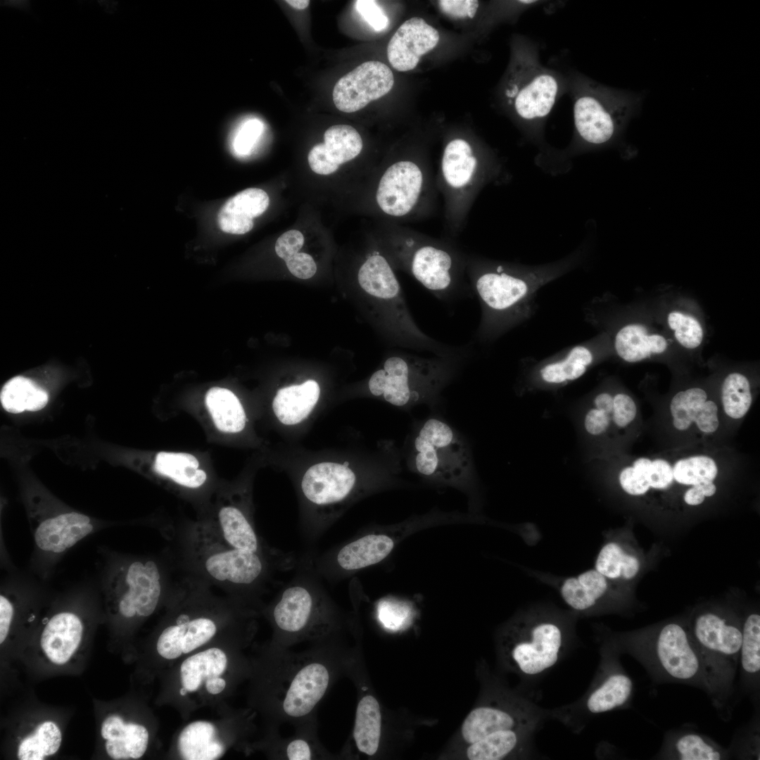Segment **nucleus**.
I'll use <instances>...</instances> for the list:
<instances>
[{"mask_svg": "<svg viewBox=\"0 0 760 760\" xmlns=\"http://www.w3.org/2000/svg\"><path fill=\"white\" fill-rule=\"evenodd\" d=\"M178 536L179 564L186 574L239 600L263 593L273 582L276 571L289 570L296 563L233 547L204 521L179 529Z\"/></svg>", "mask_w": 760, "mask_h": 760, "instance_id": "obj_1", "label": "nucleus"}, {"mask_svg": "<svg viewBox=\"0 0 760 760\" xmlns=\"http://www.w3.org/2000/svg\"><path fill=\"white\" fill-rule=\"evenodd\" d=\"M407 464L424 482L451 487L467 498L469 513L478 507V488L468 441L438 412L414 420L406 442Z\"/></svg>", "mask_w": 760, "mask_h": 760, "instance_id": "obj_2", "label": "nucleus"}, {"mask_svg": "<svg viewBox=\"0 0 760 760\" xmlns=\"http://www.w3.org/2000/svg\"><path fill=\"white\" fill-rule=\"evenodd\" d=\"M274 627L284 645L322 641L353 626V620L334 602L315 571L311 556L298 564L292 580L271 608Z\"/></svg>", "mask_w": 760, "mask_h": 760, "instance_id": "obj_3", "label": "nucleus"}, {"mask_svg": "<svg viewBox=\"0 0 760 760\" xmlns=\"http://www.w3.org/2000/svg\"><path fill=\"white\" fill-rule=\"evenodd\" d=\"M471 355V351L445 357L412 353L388 357L369 379V391L405 410L425 405L431 412H438L443 391L458 376Z\"/></svg>", "mask_w": 760, "mask_h": 760, "instance_id": "obj_4", "label": "nucleus"}, {"mask_svg": "<svg viewBox=\"0 0 760 760\" xmlns=\"http://www.w3.org/2000/svg\"><path fill=\"white\" fill-rule=\"evenodd\" d=\"M608 643L619 654L627 653L635 658L655 683L691 685L703 690L709 697L707 671L689 628L669 622Z\"/></svg>", "mask_w": 760, "mask_h": 760, "instance_id": "obj_5", "label": "nucleus"}, {"mask_svg": "<svg viewBox=\"0 0 760 760\" xmlns=\"http://www.w3.org/2000/svg\"><path fill=\"white\" fill-rule=\"evenodd\" d=\"M395 262L447 305L472 297L467 275L469 253L450 240L404 229L393 246Z\"/></svg>", "mask_w": 760, "mask_h": 760, "instance_id": "obj_6", "label": "nucleus"}, {"mask_svg": "<svg viewBox=\"0 0 760 760\" xmlns=\"http://www.w3.org/2000/svg\"><path fill=\"white\" fill-rule=\"evenodd\" d=\"M175 582L158 557L113 554L103 571L101 588L109 613L125 623L152 615Z\"/></svg>", "mask_w": 760, "mask_h": 760, "instance_id": "obj_7", "label": "nucleus"}, {"mask_svg": "<svg viewBox=\"0 0 760 760\" xmlns=\"http://www.w3.org/2000/svg\"><path fill=\"white\" fill-rule=\"evenodd\" d=\"M498 173L481 160L466 139L456 137L445 145L435 179L451 236L462 231L476 196Z\"/></svg>", "mask_w": 760, "mask_h": 760, "instance_id": "obj_8", "label": "nucleus"}, {"mask_svg": "<svg viewBox=\"0 0 760 760\" xmlns=\"http://www.w3.org/2000/svg\"><path fill=\"white\" fill-rule=\"evenodd\" d=\"M440 521L438 513L433 510L398 524L367 530L319 557L311 556L314 569L329 582L346 578L383 562L406 536Z\"/></svg>", "mask_w": 760, "mask_h": 760, "instance_id": "obj_9", "label": "nucleus"}, {"mask_svg": "<svg viewBox=\"0 0 760 760\" xmlns=\"http://www.w3.org/2000/svg\"><path fill=\"white\" fill-rule=\"evenodd\" d=\"M567 642L564 626L544 614L517 617L502 628L499 638L501 654L515 672L533 677L555 666Z\"/></svg>", "mask_w": 760, "mask_h": 760, "instance_id": "obj_10", "label": "nucleus"}, {"mask_svg": "<svg viewBox=\"0 0 760 760\" xmlns=\"http://www.w3.org/2000/svg\"><path fill=\"white\" fill-rule=\"evenodd\" d=\"M437 194L435 173L417 160L402 159L383 172L376 186L375 201L388 216L414 221L433 212Z\"/></svg>", "mask_w": 760, "mask_h": 760, "instance_id": "obj_11", "label": "nucleus"}, {"mask_svg": "<svg viewBox=\"0 0 760 760\" xmlns=\"http://www.w3.org/2000/svg\"><path fill=\"white\" fill-rule=\"evenodd\" d=\"M514 270L469 254L467 278L483 310L477 338H484L491 329L505 323L526 296L528 283Z\"/></svg>", "mask_w": 760, "mask_h": 760, "instance_id": "obj_12", "label": "nucleus"}, {"mask_svg": "<svg viewBox=\"0 0 760 760\" xmlns=\"http://www.w3.org/2000/svg\"><path fill=\"white\" fill-rule=\"evenodd\" d=\"M530 703L519 699L501 698L474 708L466 716L458 733L462 746L503 730L533 731L538 714Z\"/></svg>", "mask_w": 760, "mask_h": 760, "instance_id": "obj_13", "label": "nucleus"}, {"mask_svg": "<svg viewBox=\"0 0 760 760\" xmlns=\"http://www.w3.org/2000/svg\"><path fill=\"white\" fill-rule=\"evenodd\" d=\"M628 104L602 93L588 92L574 103V117L581 138L590 144L609 141L620 129L628 113Z\"/></svg>", "mask_w": 760, "mask_h": 760, "instance_id": "obj_14", "label": "nucleus"}, {"mask_svg": "<svg viewBox=\"0 0 760 760\" xmlns=\"http://www.w3.org/2000/svg\"><path fill=\"white\" fill-rule=\"evenodd\" d=\"M393 84V74L388 65L369 61L336 82L332 92L333 101L338 110L353 113L388 94Z\"/></svg>", "mask_w": 760, "mask_h": 760, "instance_id": "obj_15", "label": "nucleus"}, {"mask_svg": "<svg viewBox=\"0 0 760 760\" xmlns=\"http://www.w3.org/2000/svg\"><path fill=\"white\" fill-rule=\"evenodd\" d=\"M88 623L75 607L57 609L46 617L39 634V643L45 657L56 666L70 662L80 648Z\"/></svg>", "mask_w": 760, "mask_h": 760, "instance_id": "obj_16", "label": "nucleus"}, {"mask_svg": "<svg viewBox=\"0 0 760 760\" xmlns=\"http://www.w3.org/2000/svg\"><path fill=\"white\" fill-rule=\"evenodd\" d=\"M619 655L608 642L602 649L600 673L584 703L591 714L626 707L632 699L634 683L620 664Z\"/></svg>", "mask_w": 760, "mask_h": 760, "instance_id": "obj_17", "label": "nucleus"}, {"mask_svg": "<svg viewBox=\"0 0 760 760\" xmlns=\"http://www.w3.org/2000/svg\"><path fill=\"white\" fill-rule=\"evenodd\" d=\"M521 84L514 83L506 94L518 115L533 121L549 114L556 101L559 84L555 77L529 58Z\"/></svg>", "mask_w": 760, "mask_h": 760, "instance_id": "obj_18", "label": "nucleus"}, {"mask_svg": "<svg viewBox=\"0 0 760 760\" xmlns=\"http://www.w3.org/2000/svg\"><path fill=\"white\" fill-rule=\"evenodd\" d=\"M217 621L212 616L193 615L182 608L173 621L160 632L156 650L160 657L175 659L188 654L209 642L217 634Z\"/></svg>", "mask_w": 760, "mask_h": 760, "instance_id": "obj_19", "label": "nucleus"}, {"mask_svg": "<svg viewBox=\"0 0 760 760\" xmlns=\"http://www.w3.org/2000/svg\"><path fill=\"white\" fill-rule=\"evenodd\" d=\"M300 485L308 502L317 507H329L350 498L355 490L357 478L343 464L322 462L306 471Z\"/></svg>", "mask_w": 760, "mask_h": 760, "instance_id": "obj_20", "label": "nucleus"}, {"mask_svg": "<svg viewBox=\"0 0 760 760\" xmlns=\"http://www.w3.org/2000/svg\"><path fill=\"white\" fill-rule=\"evenodd\" d=\"M437 30L421 18L405 21L396 30L387 46V57L398 71L413 70L420 58L436 47L439 42Z\"/></svg>", "mask_w": 760, "mask_h": 760, "instance_id": "obj_21", "label": "nucleus"}, {"mask_svg": "<svg viewBox=\"0 0 760 760\" xmlns=\"http://www.w3.org/2000/svg\"><path fill=\"white\" fill-rule=\"evenodd\" d=\"M357 280L360 287L371 298L386 303L403 319L414 321L392 267L379 251L368 255L358 270Z\"/></svg>", "mask_w": 760, "mask_h": 760, "instance_id": "obj_22", "label": "nucleus"}, {"mask_svg": "<svg viewBox=\"0 0 760 760\" xmlns=\"http://www.w3.org/2000/svg\"><path fill=\"white\" fill-rule=\"evenodd\" d=\"M363 148L359 132L348 125H336L324 134V142L310 151L308 160L311 170L322 175L336 172L339 165L356 158Z\"/></svg>", "mask_w": 760, "mask_h": 760, "instance_id": "obj_23", "label": "nucleus"}, {"mask_svg": "<svg viewBox=\"0 0 760 760\" xmlns=\"http://www.w3.org/2000/svg\"><path fill=\"white\" fill-rule=\"evenodd\" d=\"M657 759L726 760L732 758L726 748L709 736L692 728H680L666 731Z\"/></svg>", "mask_w": 760, "mask_h": 760, "instance_id": "obj_24", "label": "nucleus"}, {"mask_svg": "<svg viewBox=\"0 0 760 760\" xmlns=\"http://www.w3.org/2000/svg\"><path fill=\"white\" fill-rule=\"evenodd\" d=\"M101 735L108 756L115 760L138 759L146 752L149 740L146 728L125 722L118 714L108 715L101 726Z\"/></svg>", "mask_w": 760, "mask_h": 760, "instance_id": "obj_25", "label": "nucleus"}, {"mask_svg": "<svg viewBox=\"0 0 760 760\" xmlns=\"http://www.w3.org/2000/svg\"><path fill=\"white\" fill-rule=\"evenodd\" d=\"M270 198L258 188L246 189L229 198L217 214V223L222 231L233 234H243L253 227V219L267 209Z\"/></svg>", "mask_w": 760, "mask_h": 760, "instance_id": "obj_26", "label": "nucleus"}, {"mask_svg": "<svg viewBox=\"0 0 760 760\" xmlns=\"http://www.w3.org/2000/svg\"><path fill=\"white\" fill-rule=\"evenodd\" d=\"M738 669L740 685L756 706L760 689V615L749 614L742 625Z\"/></svg>", "mask_w": 760, "mask_h": 760, "instance_id": "obj_27", "label": "nucleus"}, {"mask_svg": "<svg viewBox=\"0 0 760 760\" xmlns=\"http://www.w3.org/2000/svg\"><path fill=\"white\" fill-rule=\"evenodd\" d=\"M608 581L596 569H589L564 579L559 585V593L571 609L591 612L601 606L608 590Z\"/></svg>", "mask_w": 760, "mask_h": 760, "instance_id": "obj_28", "label": "nucleus"}, {"mask_svg": "<svg viewBox=\"0 0 760 760\" xmlns=\"http://www.w3.org/2000/svg\"><path fill=\"white\" fill-rule=\"evenodd\" d=\"M533 731L503 730L462 747L457 756L468 760H501L513 756L526 745Z\"/></svg>", "mask_w": 760, "mask_h": 760, "instance_id": "obj_29", "label": "nucleus"}, {"mask_svg": "<svg viewBox=\"0 0 760 760\" xmlns=\"http://www.w3.org/2000/svg\"><path fill=\"white\" fill-rule=\"evenodd\" d=\"M319 393V386L314 380L282 388L277 391L273 400L274 412L284 424L300 423L314 408Z\"/></svg>", "mask_w": 760, "mask_h": 760, "instance_id": "obj_30", "label": "nucleus"}, {"mask_svg": "<svg viewBox=\"0 0 760 760\" xmlns=\"http://www.w3.org/2000/svg\"><path fill=\"white\" fill-rule=\"evenodd\" d=\"M382 735V714L378 699L365 694L357 702L353 737L359 752L374 756L379 751Z\"/></svg>", "mask_w": 760, "mask_h": 760, "instance_id": "obj_31", "label": "nucleus"}, {"mask_svg": "<svg viewBox=\"0 0 760 760\" xmlns=\"http://www.w3.org/2000/svg\"><path fill=\"white\" fill-rule=\"evenodd\" d=\"M177 747L181 757L186 760H214L221 757L225 750L218 739L216 728L210 722L198 721L185 726L180 732Z\"/></svg>", "mask_w": 760, "mask_h": 760, "instance_id": "obj_32", "label": "nucleus"}, {"mask_svg": "<svg viewBox=\"0 0 760 760\" xmlns=\"http://www.w3.org/2000/svg\"><path fill=\"white\" fill-rule=\"evenodd\" d=\"M614 346L619 356L626 362H636L652 353H663L667 347L666 339L660 335L647 334L643 325L628 324L615 336Z\"/></svg>", "mask_w": 760, "mask_h": 760, "instance_id": "obj_33", "label": "nucleus"}, {"mask_svg": "<svg viewBox=\"0 0 760 760\" xmlns=\"http://www.w3.org/2000/svg\"><path fill=\"white\" fill-rule=\"evenodd\" d=\"M198 466L196 457L185 452H160L154 462L156 472L189 489L198 488L206 481V473Z\"/></svg>", "mask_w": 760, "mask_h": 760, "instance_id": "obj_34", "label": "nucleus"}, {"mask_svg": "<svg viewBox=\"0 0 760 760\" xmlns=\"http://www.w3.org/2000/svg\"><path fill=\"white\" fill-rule=\"evenodd\" d=\"M205 405L215 426L224 433H237L246 424L244 410L230 390L213 387L205 395Z\"/></svg>", "mask_w": 760, "mask_h": 760, "instance_id": "obj_35", "label": "nucleus"}, {"mask_svg": "<svg viewBox=\"0 0 760 760\" xmlns=\"http://www.w3.org/2000/svg\"><path fill=\"white\" fill-rule=\"evenodd\" d=\"M227 665V656L220 648L198 652L186 659L180 666L182 687L188 692H194L204 680L222 675Z\"/></svg>", "mask_w": 760, "mask_h": 760, "instance_id": "obj_36", "label": "nucleus"}, {"mask_svg": "<svg viewBox=\"0 0 760 760\" xmlns=\"http://www.w3.org/2000/svg\"><path fill=\"white\" fill-rule=\"evenodd\" d=\"M3 407L11 413L25 410L37 411L45 407L48 402L47 393L32 380L15 376L3 386L1 395Z\"/></svg>", "mask_w": 760, "mask_h": 760, "instance_id": "obj_37", "label": "nucleus"}, {"mask_svg": "<svg viewBox=\"0 0 760 760\" xmlns=\"http://www.w3.org/2000/svg\"><path fill=\"white\" fill-rule=\"evenodd\" d=\"M595 569L610 581H630L638 573V557L615 541L605 543L599 551Z\"/></svg>", "mask_w": 760, "mask_h": 760, "instance_id": "obj_38", "label": "nucleus"}, {"mask_svg": "<svg viewBox=\"0 0 760 760\" xmlns=\"http://www.w3.org/2000/svg\"><path fill=\"white\" fill-rule=\"evenodd\" d=\"M61 742L62 733L58 725L52 721H44L21 739L17 756L20 760H42L55 754Z\"/></svg>", "mask_w": 760, "mask_h": 760, "instance_id": "obj_39", "label": "nucleus"}, {"mask_svg": "<svg viewBox=\"0 0 760 760\" xmlns=\"http://www.w3.org/2000/svg\"><path fill=\"white\" fill-rule=\"evenodd\" d=\"M593 361L590 350L584 346L573 348L560 361L550 363L540 370L542 379L550 384H561L581 377Z\"/></svg>", "mask_w": 760, "mask_h": 760, "instance_id": "obj_40", "label": "nucleus"}, {"mask_svg": "<svg viewBox=\"0 0 760 760\" xmlns=\"http://www.w3.org/2000/svg\"><path fill=\"white\" fill-rule=\"evenodd\" d=\"M721 401L728 417L735 419L744 417L752 401L747 378L737 372L728 374L722 384Z\"/></svg>", "mask_w": 760, "mask_h": 760, "instance_id": "obj_41", "label": "nucleus"}, {"mask_svg": "<svg viewBox=\"0 0 760 760\" xmlns=\"http://www.w3.org/2000/svg\"><path fill=\"white\" fill-rule=\"evenodd\" d=\"M718 474L715 461L707 456L698 455L678 460L673 467V479L687 486L713 481Z\"/></svg>", "mask_w": 760, "mask_h": 760, "instance_id": "obj_42", "label": "nucleus"}, {"mask_svg": "<svg viewBox=\"0 0 760 760\" xmlns=\"http://www.w3.org/2000/svg\"><path fill=\"white\" fill-rule=\"evenodd\" d=\"M376 614L384 628L397 632L409 627L415 613L410 602L395 597H386L377 602Z\"/></svg>", "mask_w": 760, "mask_h": 760, "instance_id": "obj_43", "label": "nucleus"}, {"mask_svg": "<svg viewBox=\"0 0 760 760\" xmlns=\"http://www.w3.org/2000/svg\"><path fill=\"white\" fill-rule=\"evenodd\" d=\"M707 399V393L700 388H692L677 393L670 403L674 427L679 431L688 429L695 422L699 408Z\"/></svg>", "mask_w": 760, "mask_h": 760, "instance_id": "obj_44", "label": "nucleus"}, {"mask_svg": "<svg viewBox=\"0 0 760 760\" xmlns=\"http://www.w3.org/2000/svg\"><path fill=\"white\" fill-rule=\"evenodd\" d=\"M264 129L263 122L256 118L242 120L236 126L231 139L233 153L240 157L251 154L260 140Z\"/></svg>", "mask_w": 760, "mask_h": 760, "instance_id": "obj_45", "label": "nucleus"}, {"mask_svg": "<svg viewBox=\"0 0 760 760\" xmlns=\"http://www.w3.org/2000/svg\"><path fill=\"white\" fill-rule=\"evenodd\" d=\"M668 323L678 343L687 348L698 347L703 338V330L699 322L693 317L680 312H672L668 316Z\"/></svg>", "mask_w": 760, "mask_h": 760, "instance_id": "obj_46", "label": "nucleus"}, {"mask_svg": "<svg viewBox=\"0 0 760 760\" xmlns=\"http://www.w3.org/2000/svg\"><path fill=\"white\" fill-rule=\"evenodd\" d=\"M652 460L640 457L634 461L632 466L623 469L619 476L621 488L631 495H641L646 493L650 486L647 481V474Z\"/></svg>", "mask_w": 760, "mask_h": 760, "instance_id": "obj_47", "label": "nucleus"}, {"mask_svg": "<svg viewBox=\"0 0 760 760\" xmlns=\"http://www.w3.org/2000/svg\"><path fill=\"white\" fill-rule=\"evenodd\" d=\"M759 723V721H758ZM757 717L748 724L745 728L736 734L729 749L732 757L739 759H753L759 757V726L757 727Z\"/></svg>", "mask_w": 760, "mask_h": 760, "instance_id": "obj_48", "label": "nucleus"}, {"mask_svg": "<svg viewBox=\"0 0 760 760\" xmlns=\"http://www.w3.org/2000/svg\"><path fill=\"white\" fill-rule=\"evenodd\" d=\"M636 414V405L631 396L618 393L613 397L612 419L618 427L627 426L633 421Z\"/></svg>", "mask_w": 760, "mask_h": 760, "instance_id": "obj_49", "label": "nucleus"}, {"mask_svg": "<svg viewBox=\"0 0 760 760\" xmlns=\"http://www.w3.org/2000/svg\"><path fill=\"white\" fill-rule=\"evenodd\" d=\"M303 244V234L297 229H291L277 239L274 249L277 255L286 262L298 253Z\"/></svg>", "mask_w": 760, "mask_h": 760, "instance_id": "obj_50", "label": "nucleus"}, {"mask_svg": "<svg viewBox=\"0 0 760 760\" xmlns=\"http://www.w3.org/2000/svg\"><path fill=\"white\" fill-rule=\"evenodd\" d=\"M355 4L358 13L374 30L381 31L388 25V17L375 1H356Z\"/></svg>", "mask_w": 760, "mask_h": 760, "instance_id": "obj_51", "label": "nucleus"}, {"mask_svg": "<svg viewBox=\"0 0 760 760\" xmlns=\"http://www.w3.org/2000/svg\"><path fill=\"white\" fill-rule=\"evenodd\" d=\"M673 479V468L667 461L662 459L652 461L647 474L650 487L665 489L672 483Z\"/></svg>", "mask_w": 760, "mask_h": 760, "instance_id": "obj_52", "label": "nucleus"}, {"mask_svg": "<svg viewBox=\"0 0 760 760\" xmlns=\"http://www.w3.org/2000/svg\"><path fill=\"white\" fill-rule=\"evenodd\" d=\"M289 272L296 277L308 279L315 275L316 263L312 257L305 253H297L286 262Z\"/></svg>", "mask_w": 760, "mask_h": 760, "instance_id": "obj_53", "label": "nucleus"}, {"mask_svg": "<svg viewBox=\"0 0 760 760\" xmlns=\"http://www.w3.org/2000/svg\"><path fill=\"white\" fill-rule=\"evenodd\" d=\"M698 429L706 433L716 431L719 425L718 408L711 400H706L699 408L695 418Z\"/></svg>", "mask_w": 760, "mask_h": 760, "instance_id": "obj_54", "label": "nucleus"}, {"mask_svg": "<svg viewBox=\"0 0 760 760\" xmlns=\"http://www.w3.org/2000/svg\"><path fill=\"white\" fill-rule=\"evenodd\" d=\"M479 5L478 1L472 0H443L438 1V6L445 14L456 18H474Z\"/></svg>", "mask_w": 760, "mask_h": 760, "instance_id": "obj_55", "label": "nucleus"}, {"mask_svg": "<svg viewBox=\"0 0 760 760\" xmlns=\"http://www.w3.org/2000/svg\"><path fill=\"white\" fill-rule=\"evenodd\" d=\"M611 419V415L593 406L585 415L584 427L589 434L600 436L607 430Z\"/></svg>", "mask_w": 760, "mask_h": 760, "instance_id": "obj_56", "label": "nucleus"}, {"mask_svg": "<svg viewBox=\"0 0 760 760\" xmlns=\"http://www.w3.org/2000/svg\"><path fill=\"white\" fill-rule=\"evenodd\" d=\"M286 756L289 760H310L315 757L309 741L299 737L289 742L286 747Z\"/></svg>", "mask_w": 760, "mask_h": 760, "instance_id": "obj_57", "label": "nucleus"}, {"mask_svg": "<svg viewBox=\"0 0 760 760\" xmlns=\"http://www.w3.org/2000/svg\"><path fill=\"white\" fill-rule=\"evenodd\" d=\"M705 495L700 484L692 486L684 494L683 500L689 505H698L703 502Z\"/></svg>", "mask_w": 760, "mask_h": 760, "instance_id": "obj_58", "label": "nucleus"}, {"mask_svg": "<svg viewBox=\"0 0 760 760\" xmlns=\"http://www.w3.org/2000/svg\"><path fill=\"white\" fill-rule=\"evenodd\" d=\"M594 407L600 409L609 415L613 412V396L608 393L598 394L593 401Z\"/></svg>", "mask_w": 760, "mask_h": 760, "instance_id": "obj_59", "label": "nucleus"}, {"mask_svg": "<svg viewBox=\"0 0 760 760\" xmlns=\"http://www.w3.org/2000/svg\"><path fill=\"white\" fill-rule=\"evenodd\" d=\"M225 687L226 681L220 676L210 678L205 680V688L211 695L220 693L224 690Z\"/></svg>", "mask_w": 760, "mask_h": 760, "instance_id": "obj_60", "label": "nucleus"}, {"mask_svg": "<svg viewBox=\"0 0 760 760\" xmlns=\"http://www.w3.org/2000/svg\"><path fill=\"white\" fill-rule=\"evenodd\" d=\"M700 486L705 497H711L714 495L716 491V487L713 483V481L704 482L700 483Z\"/></svg>", "mask_w": 760, "mask_h": 760, "instance_id": "obj_61", "label": "nucleus"}, {"mask_svg": "<svg viewBox=\"0 0 760 760\" xmlns=\"http://www.w3.org/2000/svg\"><path fill=\"white\" fill-rule=\"evenodd\" d=\"M286 2L291 7L298 10L305 9L310 4V1L308 0H287Z\"/></svg>", "mask_w": 760, "mask_h": 760, "instance_id": "obj_62", "label": "nucleus"}, {"mask_svg": "<svg viewBox=\"0 0 760 760\" xmlns=\"http://www.w3.org/2000/svg\"><path fill=\"white\" fill-rule=\"evenodd\" d=\"M187 692H188V690H186V688H184V687H182V688H181V689L179 690V694H180L181 695H183V696H184V695H186V694Z\"/></svg>", "mask_w": 760, "mask_h": 760, "instance_id": "obj_63", "label": "nucleus"}, {"mask_svg": "<svg viewBox=\"0 0 760 760\" xmlns=\"http://www.w3.org/2000/svg\"><path fill=\"white\" fill-rule=\"evenodd\" d=\"M343 464V465H344L345 467H348L349 463H348V462H344Z\"/></svg>", "mask_w": 760, "mask_h": 760, "instance_id": "obj_64", "label": "nucleus"}]
</instances>
